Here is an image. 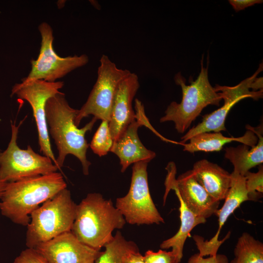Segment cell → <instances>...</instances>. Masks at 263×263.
<instances>
[{
  "instance_id": "obj_21",
  "label": "cell",
  "mask_w": 263,
  "mask_h": 263,
  "mask_svg": "<svg viewBox=\"0 0 263 263\" xmlns=\"http://www.w3.org/2000/svg\"><path fill=\"white\" fill-rule=\"evenodd\" d=\"M230 263H263V244L247 232L238 238Z\"/></svg>"
},
{
  "instance_id": "obj_3",
  "label": "cell",
  "mask_w": 263,
  "mask_h": 263,
  "mask_svg": "<svg viewBox=\"0 0 263 263\" xmlns=\"http://www.w3.org/2000/svg\"><path fill=\"white\" fill-rule=\"evenodd\" d=\"M126 223L111 200L91 193L76 205L71 231L84 244L100 251L113 239L114 230L122 228Z\"/></svg>"
},
{
  "instance_id": "obj_22",
  "label": "cell",
  "mask_w": 263,
  "mask_h": 263,
  "mask_svg": "<svg viewBox=\"0 0 263 263\" xmlns=\"http://www.w3.org/2000/svg\"><path fill=\"white\" fill-rule=\"evenodd\" d=\"M104 247L94 263H123V258L127 252L139 249L134 242L127 240L119 231Z\"/></svg>"
},
{
  "instance_id": "obj_25",
  "label": "cell",
  "mask_w": 263,
  "mask_h": 263,
  "mask_svg": "<svg viewBox=\"0 0 263 263\" xmlns=\"http://www.w3.org/2000/svg\"><path fill=\"white\" fill-rule=\"evenodd\" d=\"M143 257L146 263H179L181 261L171 251L163 249L157 252L148 250Z\"/></svg>"
},
{
  "instance_id": "obj_16",
  "label": "cell",
  "mask_w": 263,
  "mask_h": 263,
  "mask_svg": "<svg viewBox=\"0 0 263 263\" xmlns=\"http://www.w3.org/2000/svg\"><path fill=\"white\" fill-rule=\"evenodd\" d=\"M139 86L137 75L131 73L120 83L117 89L109 121V127L113 142L136 119L132 103Z\"/></svg>"
},
{
  "instance_id": "obj_17",
  "label": "cell",
  "mask_w": 263,
  "mask_h": 263,
  "mask_svg": "<svg viewBox=\"0 0 263 263\" xmlns=\"http://www.w3.org/2000/svg\"><path fill=\"white\" fill-rule=\"evenodd\" d=\"M191 170L211 197L219 202L225 200L230 186L231 173L205 159L195 162Z\"/></svg>"
},
{
  "instance_id": "obj_23",
  "label": "cell",
  "mask_w": 263,
  "mask_h": 263,
  "mask_svg": "<svg viewBox=\"0 0 263 263\" xmlns=\"http://www.w3.org/2000/svg\"><path fill=\"white\" fill-rule=\"evenodd\" d=\"M113 143L109 122L103 120L94 134L89 146L95 154L101 157L110 151Z\"/></svg>"
},
{
  "instance_id": "obj_8",
  "label": "cell",
  "mask_w": 263,
  "mask_h": 263,
  "mask_svg": "<svg viewBox=\"0 0 263 263\" xmlns=\"http://www.w3.org/2000/svg\"><path fill=\"white\" fill-rule=\"evenodd\" d=\"M11 122V137L7 149L0 150V177L6 183L56 172L59 169L52 160L41 155L28 145L20 149L17 139L19 127Z\"/></svg>"
},
{
  "instance_id": "obj_14",
  "label": "cell",
  "mask_w": 263,
  "mask_h": 263,
  "mask_svg": "<svg viewBox=\"0 0 263 263\" xmlns=\"http://www.w3.org/2000/svg\"><path fill=\"white\" fill-rule=\"evenodd\" d=\"M224 203L218 209L215 215L218 217V228L215 235L210 240H204L202 237L195 235L193 239L202 257L217 255L221 245L229 238V232L222 240H218L220 232L229 217L244 202L249 201L244 176L232 171L231 173V183L229 189L225 199Z\"/></svg>"
},
{
  "instance_id": "obj_26",
  "label": "cell",
  "mask_w": 263,
  "mask_h": 263,
  "mask_svg": "<svg viewBox=\"0 0 263 263\" xmlns=\"http://www.w3.org/2000/svg\"><path fill=\"white\" fill-rule=\"evenodd\" d=\"M13 263H49L36 249L27 248L22 251Z\"/></svg>"
},
{
  "instance_id": "obj_24",
  "label": "cell",
  "mask_w": 263,
  "mask_h": 263,
  "mask_svg": "<svg viewBox=\"0 0 263 263\" xmlns=\"http://www.w3.org/2000/svg\"><path fill=\"white\" fill-rule=\"evenodd\" d=\"M249 201H257L263 193V169L259 167L257 172L247 171L244 175Z\"/></svg>"
},
{
  "instance_id": "obj_13",
  "label": "cell",
  "mask_w": 263,
  "mask_h": 263,
  "mask_svg": "<svg viewBox=\"0 0 263 263\" xmlns=\"http://www.w3.org/2000/svg\"><path fill=\"white\" fill-rule=\"evenodd\" d=\"M135 110L136 119L113 142L110 150L119 158L122 172H125L132 164L142 161H150L156 156V153L147 149L140 141L137 132L140 126H147L162 140L169 141L152 128L145 114L144 104L137 98L135 100Z\"/></svg>"
},
{
  "instance_id": "obj_30",
  "label": "cell",
  "mask_w": 263,
  "mask_h": 263,
  "mask_svg": "<svg viewBox=\"0 0 263 263\" xmlns=\"http://www.w3.org/2000/svg\"><path fill=\"white\" fill-rule=\"evenodd\" d=\"M7 183L3 181L0 177V199L2 195Z\"/></svg>"
},
{
  "instance_id": "obj_9",
  "label": "cell",
  "mask_w": 263,
  "mask_h": 263,
  "mask_svg": "<svg viewBox=\"0 0 263 263\" xmlns=\"http://www.w3.org/2000/svg\"><path fill=\"white\" fill-rule=\"evenodd\" d=\"M263 65L250 77L234 86L216 85L215 90L220 93L224 103L223 106L209 114L203 116L202 122L190 129L181 137L180 143H185L192 136L204 132H220L226 130V117L231 108L240 100L245 98L258 100L263 97V77H258L263 70Z\"/></svg>"
},
{
  "instance_id": "obj_4",
  "label": "cell",
  "mask_w": 263,
  "mask_h": 263,
  "mask_svg": "<svg viewBox=\"0 0 263 263\" xmlns=\"http://www.w3.org/2000/svg\"><path fill=\"white\" fill-rule=\"evenodd\" d=\"M203 56L201 60V71L195 81L189 79L187 85L185 78L180 72L174 76L176 84L182 89V98L178 103L173 101L167 107L161 123L172 121L177 132L183 133L200 114L202 110L209 105L220 106L222 99L219 92L213 87L208 79V65L204 67Z\"/></svg>"
},
{
  "instance_id": "obj_6",
  "label": "cell",
  "mask_w": 263,
  "mask_h": 263,
  "mask_svg": "<svg viewBox=\"0 0 263 263\" xmlns=\"http://www.w3.org/2000/svg\"><path fill=\"white\" fill-rule=\"evenodd\" d=\"M149 161L133 164L128 193L116 200L115 207L126 223L131 225L160 224L164 223L151 197L147 167Z\"/></svg>"
},
{
  "instance_id": "obj_2",
  "label": "cell",
  "mask_w": 263,
  "mask_h": 263,
  "mask_svg": "<svg viewBox=\"0 0 263 263\" xmlns=\"http://www.w3.org/2000/svg\"><path fill=\"white\" fill-rule=\"evenodd\" d=\"M66 188L63 176L57 171L7 183L0 199L1 214L27 226L33 211Z\"/></svg>"
},
{
  "instance_id": "obj_19",
  "label": "cell",
  "mask_w": 263,
  "mask_h": 263,
  "mask_svg": "<svg viewBox=\"0 0 263 263\" xmlns=\"http://www.w3.org/2000/svg\"><path fill=\"white\" fill-rule=\"evenodd\" d=\"M188 143H180L184 147L183 150L194 153L196 151H219L223 146L233 141L239 142L252 147L258 142V137L252 131L247 129L244 134L240 137H226L220 132H204L198 133L192 137Z\"/></svg>"
},
{
  "instance_id": "obj_12",
  "label": "cell",
  "mask_w": 263,
  "mask_h": 263,
  "mask_svg": "<svg viewBox=\"0 0 263 263\" xmlns=\"http://www.w3.org/2000/svg\"><path fill=\"white\" fill-rule=\"evenodd\" d=\"M168 166V173L165 181L166 193L173 190L180 197L188 208L195 215L207 220L215 214L218 209L220 202L211 197L196 179L191 170H188L175 179L176 169Z\"/></svg>"
},
{
  "instance_id": "obj_29",
  "label": "cell",
  "mask_w": 263,
  "mask_h": 263,
  "mask_svg": "<svg viewBox=\"0 0 263 263\" xmlns=\"http://www.w3.org/2000/svg\"><path fill=\"white\" fill-rule=\"evenodd\" d=\"M123 263H146L139 249L127 252L123 258Z\"/></svg>"
},
{
  "instance_id": "obj_18",
  "label": "cell",
  "mask_w": 263,
  "mask_h": 263,
  "mask_svg": "<svg viewBox=\"0 0 263 263\" xmlns=\"http://www.w3.org/2000/svg\"><path fill=\"white\" fill-rule=\"evenodd\" d=\"M246 128L256 135L257 144L252 147L242 144L236 147H227L225 149V158L233 166V171L243 176L251 168L263 162V127L255 128L247 125Z\"/></svg>"
},
{
  "instance_id": "obj_20",
  "label": "cell",
  "mask_w": 263,
  "mask_h": 263,
  "mask_svg": "<svg viewBox=\"0 0 263 263\" xmlns=\"http://www.w3.org/2000/svg\"><path fill=\"white\" fill-rule=\"evenodd\" d=\"M177 197L180 203L179 229L174 236L163 241L160 247L162 249L171 248V251L181 260L185 242L191 231L197 225L206 223L207 220L195 215L188 208L182 199Z\"/></svg>"
},
{
  "instance_id": "obj_27",
  "label": "cell",
  "mask_w": 263,
  "mask_h": 263,
  "mask_svg": "<svg viewBox=\"0 0 263 263\" xmlns=\"http://www.w3.org/2000/svg\"><path fill=\"white\" fill-rule=\"evenodd\" d=\"M227 257L224 254H218L207 258L201 256L198 253L191 256L187 263H228Z\"/></svg>"
},
{
  "instance_id": "obj_5",
  "label": "cell",
  "mask_w": 263,
  "mask_h": 263,
  "mask_svg": "<svg viewBox=\"0 0 263 263\" xmlns=\"http://www.w3.org/2000/svg\"><path fill=\"white\" fill-rule=\"evenodd\" d=\"M76 204L67 188L48 200L30 215L25 244L35 248L65 232H70L75 220Z\"/></svg>"
},
{
  "instance_id": "obj_7",
  "label": "cell",
  "mask_w": 263,
  "mask_h": 263,
  "mask_svg": "<svg viewBox=\"0 0 263 263\" xmlns=\"http://www.w3.org/2000/svg\"><path fill=\"white\" fill-rule=\"evenodd\" d=\"M132 72L118 68L109 57L103 55L100 59L96 81L86 102L78 110L75 120L78 127L81 121L90 115L97 120H110L111 110L120 83Z\"/></svg>"
},
{
  "instance_id": "obj_11",
  "label": "cell",
  "mask_w": 263,
  "mask_h": 263,
  "mask_svg": "<svg viewBox=\"0 0 263 263\" xmlns=\"http://www.w3.org/2000/svg\"><path fill=\"white\" fill-rule=\"evenodd\" d=\"M64 86L61 81L48 82L35 80L15 84L11 96L15 95L20 99L27 101L30 105L35 119L40 150L43 155L50 158L56 165V158L51 148L46 122L45 106L50 97L60 92Z\"/></svg>"
},
{
  "instance_id": "obj_15",
  "label": "cell",
  "mask_w": 263,
  "mask_h": 263,
  "mask_svg": "<svg viewBox=\"0 0 263 263\" xmlns=\"http://www.w3.org/2000/svg\"><path fill=\"white\" fill-rule=\"evenodd\" d=\"M35 249L49 263H94L101 252L80 242L71 231L42 243Z\"/></svg>"
},
{
  "instance_id": "obj_1",
  "label": "cell",
  "mask_w": 263,
  "mask_h": 263,
  "mask_svg": "<svg viewBox=\"0 0 263 263\" xmlns=\"http://www.w3.org/2000/svg\"><path fill=\"white\" fill-rule=\"evenodd\" d=\"M78 110L72 108L64 93L59 92L47 101L45 106L48 132L53 138L58 150L56 165L63 167L67 155L72 154L81 162L83 174L88 175L91 163L87 159L86 153L90 144L85 138L97 120L93 117L82 128L75 123Z\"/></svg>"
},
{
  "instance_id": "obj_10",
  "label": "cell",
  "mask_w": 263,
  "mask_h": 263,
  "mask_svg": "<svg viewBox=\"0 0 263 263\" xmlns=\"http://www.w3.org/2000/svg\"><path fill=\"white\" fill-rule=\"evenodd\" d=\"M41 36L39 53L37 59L31 61V70L21 82L43 80L56 82L72 71L86 65L89 57L85 54L61 57L53 47V31L47 22H42L38 27Z\"/></svg>"
},
{
  "instance_id": "obj_28",
  "label": "cell",
  "mask_w": 263,
  "mask_h": 263,
  "mask_svg": "<svg viewBox=\"0 0 263 263\" xmlns=\"http://www.w3.org/2000/svg\"><path fill=\"white\" fill-rule=\"evenodd\" d=\"M228 1L235 11L238 12L255 4L261 3L263 1L261 0H229Z\"/></svg>"
}]
</instances>
